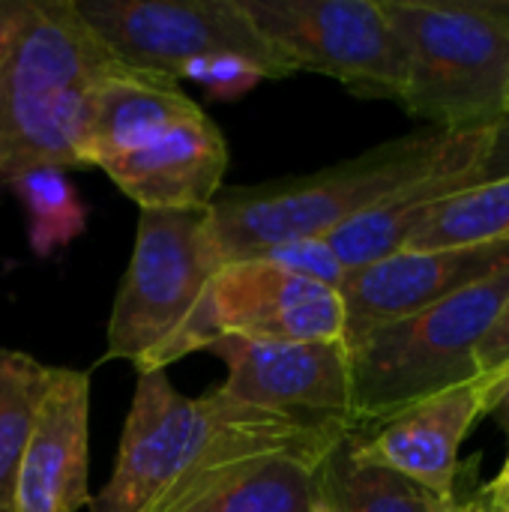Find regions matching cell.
I'll return each mask as SVG.
<instances>
[{
	"label": "cell",
	"instance_id": "1",
	"mask_svg": "<svg viewBox=\"0 0 509 512\" xmlns=\"http://www.w3.org/2000/svg\"><path fill=\"white\" fill-rule=\"evenodd\" d=\"M351 432L300 426L216 390L183 396L168 372L138 375L114 471L93 512H171L210 471L270 450L327 456Z\"/></svg>",
	"mask_w": 509,
	"mask_h": 512
},
{
	"label": "cell",
	"instance_id": "2",
	"mask_svg": "<svg viewBox=\"0 0 509 512\" xmlns=\"http://www.w3.org/2000/svg\"><path fill=\"white\" fill-rule=\"evenodd\" d=\"M114 63L75 0H0V186L30 168H84L87 93Z\"/></svg>",
	"mask_w": 509,
	"mask_h": 512
},
{
	"label": "cell",
	"instance_id": "3",
	"mask_svg": "<svg viewBox=\"0 0 509 512\" xmlns=\"http://www.w3.org/2000/svg\"><path fill=\"white\" fill-rule=\"evenodd\" d=\"M459 135L426 129L378 144L315 174L222 189L207 207L213 243L228 264L276 243L327 237L435 171Z\"/></svg>",
	"mask_w": 509,
	"mask_h": 512
},
{
	"label": "cell",
	"instance_id": "4",
	"mask_svg": "<svg viewBox=\"0 0 509 512\" xmlns=\"http://www.w3.org/2000/svg\"><path fill=\"white\" fill-rule=\"evenodd\" d=\"M408 54L402 105L441 132L509 117V0H384Z\"/></svg>",
	"mask_w": 509,
	"mask_h": 512
},
{
	"label": "cell",
	"instance_id": "5",
	"mask_svg": "<svg viewBox=\"0 0 509 512\" xmlns=\"http://www.w3.org/2000/svg\"><path fill=\"white\" fill-rule=\"evenodd\" d=\"M222 264L207 210H141L99 363L129 360L147 375L204 351L198 315Z\"/></svg>",
	"mask_w": 509,
	"mask_h": 512
},
{
	"label": "cell",
	"instance_id": "6",
	"mask_svg": "<svg viewBox=\"0 0 509 512\" xmlns=\"http://www.w3.org/2000/svg\"><path fill=\"white\" fill-rule=\"evenodd\" d=\"M509 294V261L483 282L348 345L357 429L480 378L474 351Z\"/></svg>",
	"mask_w": 509,
	"mask_h": 512
},
{
	"label": "cell",
	"instance_id": "7",
	"mask_svg": "<svg viewBox=\"0 0 509 512\" xmlns=\"http://www.w3.org/2000/svg\"><path fill=\"white\" fill-rule=\"evenodd\" d=\"M258 33L297 69L363 99L402 102L408 54L384 0H240Z\"/></svg>",
	"mask_w": 509,
	"mask_h": 512
},
{
	"label": "cell",
	"instance_id": "8",
	"mask_svg": "<svg viewBox=\"0 0 509 512\" xmlns=\"http://www.w3.org/2000/svg\"><path fill=\"white\" fill-rule=\"evenodd\" d=\"M96 39L126 66L180 81L186 63L237 54L267 78L297 69L258 33L240 0H75Z\"/></svg>",
	"mask_w": 509,
	"mask_h": 512
},
{
	"label": "cell",
	"instance_id": "9",
	"mask_svg": "<svg viewBox=\"0 0 509 512\" xmlns=\"http://www.w3.org/2000/svg\"><path fill=\"white\" fill-rule=\"evenodd\" d=\"M207 351L225 363L219 396L273 417L354 432L351 363L345 342H255L222 336Z\"/></svg>",
	"mask_w": 509,
	"mask_h": 512
},
{
	"label": "cell",
	"instance_id": "10",
	"mask_svg": "<svg viewBox=\"0 0 509 512\" xmlns=\"http://www.w3.org/2000/svg\"><path fill=\"white\" fill-rule=\"evenodd\" d=\"M204 351L222 339L255 342H345V306L336 288L285 273L258 258L216 270L201 303Z\"/></svg>",
	"mask_w": 509,
	"mask_h": 512
},
{
	"label": "cell",
	"instance_id": "11",
	"mask_svg": "<svg viewBox=\"0 0 509 512\" xmlns=\"http://www.w3.org/2000/svg\"><path fill=\"white\" fill-rule=\"evenodd\" d=\"M509 261V243L414 252L402 249L366 267L348 270L339 285L345 306V348L372 330L417 315L477 282Z\"/></svg>",
	"mask_w": 509,
	"mask_h": 512
},
{
	"label": "cell",
	"instance_id": "12",
	"mask_svg": "<svg viewBox=\"0 0 509 512\" xmlns=\"http://www.w3.org/2000/svg\"><path fill=\"white\" fill-rule=\"evenodd\" d=\"M483 417V381H471L444 393H435L399 414L354 429L348 450L357 462L387 468L438 501H453V483L459 471V450L468 432Z\"/></svg>",
	"mask_w": 509,
	"mask_h": 512
},
{
	"label": "cell",
	"instance_id": "13",
	"mask_svg": "<svg viewBox=\"0 0 509 512\" xmlns=\"http://www.w3.org/2000/svg\"><path fill=\"white\" fill-rule=\"evenodd\" d=\"M90 375L51 372L15 486V512H78L90 507Z\"/></svg>",
	"mask_w": 509,
	"mask_h": 512
},
{
	"label": "cell",
	"instance_id": "14",
	"mask_svg": "<svg viewBox=\"0 0 509 512\" xmlns=\"http://www.w3.org/2000/svg\"><path fill=\"white\" fill-rule=\"evenodd\" d=\"M501 144V129L462 132L447 159L426 177L408 183L387 201L345 222L324 240L345 264V270L366 267L393 252H402L408 237L429 219V213L450 195L492 177L489 165Z\"/></svg>",
	"mask_w": 509,
	"mask_h": 512
},
{
	"label": "cell",
	"instance_id": "15",
	"mask_svg": "<svg viewBox=\"0 0 509 512\" xmlns=\"http://www.w3.org/2000/svg\"><path fill=\"white\" fill-rule=\"evenodd\" d=\"M102 171L141 210H207L222 192L228 144L222 129L198 111L144 150L105 162Z\"/></svg>",
	"mask_w": 509,
	"mask_h": 512
},
{
	"label": "cell",
	"instance_id": "16",
	"mask_svg": "<svg viewBox=\"0 0 509 512\" xmlns=\"http://www.w3.org/2000/svg\"><path fill=\"white\" fill-rule=\"evenodd\" d=\"M198 111L201 105L174 78L114 63L87 93L81 162L84 168H102L111 159L144 150Z\"/></svg>",
	"mask_w": 509,
	"mask_h": 512
},
{
	"label": "cell",
	"instance_id": "17",
	"mask_svg": "<svg viewBox=\"0 0 509 512\" xmlns=\"http://www.w3.org/2000/svg\"><path fill=\"white\" fill-rule=\"evenodd\" d=\"M327 456L270 450L228 462L210 471L171 512H312L318 468Z\"/></svg>",
	"mask_w": 509,
	"mask_h": 512
},
{
	"label": "cell",
	"instance_id": "18",
	"mask_svg": "<svg viewBox=\"0 0 509 512\" xmlns=\"http://www.w3.org/2000/svg\"><path fill=\"white\" fill-rule=\"evenodd\" d=\"M492 243H509V171L444 198L408 237L405 249L432 252Z\"/></svg>",
	"mask_w": 509,
	"mask_h": 512
},
{
	"label": "cell",
	"instance_id": "19",
	"mask_svg": "<svg viewBox=\"0 0 509 512\" xmlns=\"http://www.w3.org/2000/svg\"><path fill=\"white\" fill-rule=\"evenodd\" d=\"M318 498L339 512H441L444 501L417 483L366 462L348 450V438L318 468Z\"/></svg>",
	"mask_w": 509,
	"mask_h": 512
},
{
	"label": "cell",
	"instance_id": "20",
	"mask_svg": "<svg viewBox=\"0 0 509 512\" xmlns=\"http://www.w3.org/2000/svg\"><path fill=\"white\" fill-rule=\"evenodd\" d=\"M54 366L21 351H0V512H15L21 459L48 393Z\"/></svg>",
	"mask_w": 509,
	"mask_h": 512
},
{
	"label": "cell",
	"instance_id": "21",
	"mask_svg": "<svg viewBox=\"0 0 509 512\" xmlns=\"http://www.w3.org/2000/svg\"><path fill=\"white\" fill-rule=\"evenodd\" d=\"M3 186L24 204L27 243L39 258H48L84 234L87 207L60 168H30L9 177Z\"/></svg>",
	"mask_w": 509,
	"mask_h": 512
},
{
	"label": "cell",
	"instance_id": "22",
	"mask_svg": "<svg viewBox=\"0 0 509 512\" xmlns=\"http://www.w3.org/2000/svg\"><path fill=\"white\" fill-rule=\"evenodd\" d=\"M246 258H258L267 261L285 273L321 282L327 288H336L345 282V264L336 258V252L330 249V243L324 237H300V240H288V243H276L267 249H258Z\"/></svg>",
	"mask_w": 509,
	"mask_h": 512
},
{
	"label": "cell",
	"instance_id": "23",
	"mask_svg": "<svg viewBox=\"0 0 509 512\" xmlns=\"http://www.w3.org/2000/svg\"><path fill=\"white\" fill-rule=\"evenodd\" d=\"M180 78L198 81L213 99H237V96L249 93L252 87H258L261 81H267V75L255 63H249L246 57H237V54L198 57L183 66Z\"/></svg>",
	"mask_w": 509,
	"mask_h": 512
},
{
	"label": "cell",
	"instance_id": "24",
	"mask_svg": "<svg viewBox=\"0 0 509 512\" xmlns=\"http://www.w3.org/2000/svg\"><path fill=\"white\" fill-rule=\"evenodd\" d=\"M474 363L480 378H489L495 372H501L509 363V294L495 318V324L489 327V333L480 339L477 351H474Z\"/></svg>",
	"mask_w": 509,
	"mask_h": 512
},
{
	"label": "cell",
	"instance_id": "25",
	"mask_svg": "<svg viewBox=\"0 0 509 512\" xmlns=\"http://www.w3.org/2000/svg\"><path fill=\"white\" fill-rule=\"evenodd\" d=\"M483 381V417H495L509 432V363Z\"/></svg>",
	"mask_w": 509,
	"mask_h": 512
},
{
	"label": "cell",
	"instance_id": "26",
	"mask_svg": "<svg viewBox=\"0 0 509 512\" xmlns=\"http://www.w3.org/2000/svg\"><path fill=\"white\" fill-rule=\"evenodd\" d=\"M486 507H509V453L498 471V477L483 489Z\"/></svg>",
	"mask_w": 509,
	"mask_h": 512
},
{
	"label": "cell",
	"instance_id": "27",
	"mask_svg": "<svg viewBox=\"0 0 509 512\" xmlns=\"http://www.w3.org/2000/svg\"><path fill=\"white\" fill-rule=\"evenodd\" d=\"M441 512H509V507H486V504H456V501H444Z\"/></svg>",
	"mask_w": 509,
	"mask_h": 512
},
{
	"label": "cell",
	"instance_id": "28",
	"mask_svg": "<svg viewBox=\"0 0 509 512\" xmlns=\"http://www.w3.org/2000/svg\"><path fill=\"white\" fill-rule=\"evenodd\" d=\"M312 512H339V510H333L330 504H324V501L318 498V501H315V507H312Z\"/></svg>",
	"mask_w": 509,
	"mask_h": 512
}]
</instances>
